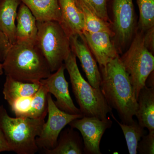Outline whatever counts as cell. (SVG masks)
I'll list each match as a JSON object with an SVG mask.
<instances>
[{
  "instance_id": "cell-1",
  "label": "cell",
  "mask_w": 154,
  "mask_h": 154,
  "mask_svg": "<svg viewBox=\"0 0 154 154\" xmlns=\"http://www.w3.org/2000/svg\"><path fill=\"white\" fill-rule=\"evenodd\" d=\"M99 70L100 88L107 104L116 110L122 123L130 124L137 111V100L119 57L110 60L106 66L99 67Z\"/></svg>"
},
{
  "instance_id": "cell-2",
  "label": "cell",
  "mask_w": 154,
  "mask_h": 154,
  "mask_svg": "<svg viewBox=\"0 0 154 154\" xmlns=\"http://www.w3.org/2000/svg\"><path fill=\"white\" fill-rule=\"evenodd\" d=\"M2 63L6 76L24 82H39L51 74L47 61L36 45L12 44Z\"/></svg>"
},
{
  "instance_id": "cell-3",
  "label": "cell",
  "mask_w": 154,
  "mask_h": 154,
  "mask_svg": "<svg viewBox=\"0 0 154 154\" xmlns=\"http://www.w3.org/2000/svg\"><path fill=\"white\" fill-rule=\"evenodd\" d=\"M71 83L72 89L83 116L99 119L107 118L112 113L100 88H95L84 79L77 65L76 57L71 51L64 61Z\"/></svg>"
},
{
  "instance_id": "cell-4",
  "label": "cell",
  "mask_w": 154,
  "mask_h": 154,
  "mask_svg": "<svg viewBox=\"0 0 154 154\" xmlns=\"http://www.w3.org/2000/svg\"><path fill=\"white\" fill-rule=\"evenodd\" d=\"M44 119L13 118L0 105V129L12 151L18 154H34L38 151L36 138L41 134Z\"/></svg>"
},
{
  "instance_id": "cell-5",
  "label": "cell",
  "mask_w": 154,
  "mask_h": 154,
  "mask_svg": "<svg viewBox=\"0 0 154 154\" xmlns=\"http://www.w3.org/2000/svg\"><path fill=\"white\" fill-rule=\"evenodd\" d=\"M119 59L128 75L137 100L141 89L154 72L153 54L146 47L144 33L137 29L129 47L119 56Z\"/></svg>"
},
{
  "instance_id": "cell-6",
  "label": "cell",
  "mask_w": 154,
  "mask_h": 154,
  "mask_svg": "<svg viewBox=\"0 0 154 154\" xmlns=\"http://www.w3.org/2000/svg\"><path fill=\"white\" fill-rule=\"evenodd\" d=\"M36 47L47 61L51 72L56 71L71 51L69 38L56 21H36Z\"/></svg>"
},
{
  "instance_id": "cell-7",
  "label": "cell",
  "mask_w": 154,
  "mask_h": 154,
  "mask_svg": "<svg viewBox=\"0 0 154 154\" xmlns=\"http://www.w3.org/2000/svg\"><path fill=\"white\" fill-rule=\"evenodd\" d=\"M112 39L119 54L129 47L137 29V18L133 0H111Z\"/></svg>"
},
{
  "instance_id": "cell-8",
  "label": "cell",
  "mask_w": 154,
  "mask_h": 154,
  "mask_svg": "<svg viewBox=\"0 0 154 154\" xmlns=\"http://www.w3.org/2000/svg\"><path fill=\"white\" fill-rule=\"evenodd\" d=\"M47 100L48 119L45 122L41 134L36 139L38 149L43 150L55 147L60 134L65 127L72 120L83 116L82 114H69L60 110L55 105L49 93L48 94Z\"/></svg>"
},
{
  "instance_id": "cell-9",
  "label": "cell",
  "mask_w": 154,
  "mask_h": 154,
  "mask_svg": "<svg viewBox=\"0 0 154 154\" xmlns=\"http://www.w3.org/2000/svg\"><path fill=\"white\" fill-rule=\"evenodd\" d=\"M109 118L99 119L95 117L83 116L76 119L68 124L81 132L84 141V153L101 154L100 144L106 130L112 126Z\"/></svg>"
},
{
  "instance_id": "cell-10",
  "label": "cell",
  "mask_w": 154,
  "mask_h": 154,
  "mask_svg": "<svg viewBox=\"0 0 154 154\" xmlns=\"http://www.w3.org/2000/svg\"><path fill=\"white\" fill-rule=\"evenodd\" d=\"M65 69L63 63L54 73L40 80V82L48 93L55 97L56 101H54V103L60 110L69 114L82 115L80 109L75 106L70 95L69 83L64 75Z\"/></svg>"
},
{
  "instance_id": "cell-11",
  "label": "cell",
  "mask_w": 154,
  "mask_h": 154,
  "mask_svg": "<svg viewBox=\"0 0 154 154\" xmlns=\"http://www.w3.org/2000/svg\"><path fill=\"white\" fill-rule=\"evenodd\" d=\"M69 41L71 50L79 60L88 82L92 87L99 89L101 82L100 70L83 34L70 36Z\"/></svg>"
},
{
  "instance_id": "cell-12",
  "label": "cell",
  "mask_w": 154,
  "mask_h": 154,
  "mask_svg": "<svg viewBox=\"0 0 154 154\" xmlns=\"http://www.w3.org/2000/svg\"><path fill=\"white\" fill-rule=\"evenodd\" d=\"M83 36L99 67L106 66L110 60L119 57L109 33L104 31L92 33L85 30Z\"/></svg>"
},
{
  "instance_id": "cell-13",
  "label": "cell",
  "mask_w": 154,
  "mask_h": 154,
  "mask_svg": "<svg viewBox=\"0 0 154 154\" xmlns=\"http://www.w3.org/2000/svg\"><path fill=\"white\" fill-rule=\"evenodd\" d=\"M61 21L60 24L69 38L82 35L85 30V19L77 0H58Z\"/></svg>"
},
{
  "instance_id": "cell-14",
  "label": "cell",
  "mask_w": 154,
  "mask_h": 154,
  "mask_svg": "<svg viewBox=\"0 0 154 154\" xmlns=\"http://www.w3.org/2000/svg\"><path fill=\"white\" fill-rule=\"evenodd\" d=\"M16 43L36 45L38 28L35 17L25 4L21 2L17 12Z\"/></svg>"
},
{
  "instance_id": "cell-15",
  "label": "cell",
  "mask_w": 154,
  "mask_h": 154,
  "mask_svg": "<svg viewBox=\"0 0 154 154\" xmlns=\"http://www.w3.org/2000/svg\"><path fill=\"white\" fill-rule=\"evenodd\" d=\"M135 116L138 122L149 132H154V88L146 85L141 89L137 99Z\"/></svg>"
},
{
  "instance_id": "cell-16",
  "label": "cell",
  "mask_w": 154,
  "mask_h": 154,
  "mask_svg": "<svg viewBox=\"0 0 154 154\" xmlns=\"http://www.w3.org/2000/svg\"><path fill=\"white\" fill-rule=\"evenodd\" d=\"M31 11L37 22L54 21L60 23L61 15L58 0H19Z\"/></svg>"
},
{
  "instance_id": "cell-17",
  "label": "cell",
  "mask_w": 154,
  "mask_h": 154,
  "mask_svg": "<svg viewBox=\"0 0 154 154\" xmlns=\"http://www.w3.org/2000/svg\"><path fill=\"white\" fill-rule=\"evenodd\" d=\"M55 147L44 149L45 154H82L84 153V143L79 134L74 128L62 131Z\"/></svg>"
},
{
  "instance_id": "cell-18",
  "label": "cell",
  "mask_w": 154,
  "mask_h": 154,
  "mask_svg": "<svg viewBox=\"0 0 154 154\" xmlns=\"http://www.w3.org/2000/svg\"><path fill=\"white\" fill-rule=\"evenodd\" d=\"M21 3L19 0H0V30L12 44L16 42V21Z\"/></svg>"
},
{
  "instance_id": "cell-19",
  "label": "cell",
  "mask_w": 154,
  "mask_h": 154,
  "mask_svg": "<svg viewBox=\"0 0 154 154\" xmlns=\"http://www.w3.org/2000/svg\"><path fill=\"white\" fill-rule=\"evenodd\" d=\"M40 85V82L38 83L24 82L6 76L3 90L4 99L10 105L19 98L33 96L38 91Z\"/></svg>"
},
{
  "instance_id": "cell-20",
  "label": "cell",
  "mask_w": 154,
  "mask_h": 154,
  "mask_svg": "<svg viewBox=\"0 0 154 154\" xmlns=\"http://www.w3.org/2000/svg\"><path fill=\"white\" fill-rule=\"evenodd\" d=\"M77 2L84 15L85 30L92 33L104 31L109 33L112 38L113 33L110 23L99 18L83 0H77Z\"/></svg>"
},
{
  "instance_id": "cell-21",
  "label": "cell",
  "mask_w": 154,
  "mask_h": 154,
  "mask_svg": "<svg viewBox=\"0 0 154 154\" xmlns=\"http://www.w3.org/2000/svg\"><path fill=\"white\" fill-rule=\"evenodd\" d=\"M110 115L120 126L123 131L129 153L137 154L138 143L144 135V128L136 120H134L130 124H125L119 122L113 113Z\"/></svg>"
},
{
  "instance_id": "cell-22",
  "label": "cell",
  "mask_w": 154,
  "mask_h": 154,
  "mask_svg": "<svg viewBox=\"0 0 154 154\" xmlns=\"http://www.w3.org/2000/svg\"><path fill=\"white\" fill-rule=\"evenodd\" d=\"M48 93L45 87L41 84L38 91L33 95L28 118L45 119L48 110Z\"/></svg>"
},
{
  "instance_id": "cell-23",
  "label": "cell",
  "mask_w": 154,
  "mask_h": 154,
  "mask_svg": "<svg viewBox=\"0 0 154 154\" xmlns=\"http://www.w3.org/2000/svg\"><path fill=\"white\" fill-rule=\"evenodd\" d=\"M140 12L137 29L146 32L154 27V0H136Z\"/></svg>"
},
{
  "instance_id": "cell-24",
  "label": "cell",
  "mask_w": 154,
  "mask_h": 154,
  "mask_svg": "<svg viewBox=\"0 0 154 154\" xmlns=\"http://www.w3.org/2000/svg\"><path fill=\"white\" fill-rule=\"evenodd\" d=\"M100 19L110 23L108 15L109 5L111 0H83Z\"/></svg>"
},
{
  "instance_id": "cell-25",
  "label": "cell",
  "mask_w": 154,
  "mask_h": 154,
  "mask_svg": "<svg viewBox=\"0 0 154 154\" xmlns=\"http://www.w3.org/2000/svg\"><path fill=\"white\" fill-rule=\"evenodd\" d=\"M33 95L19 98L9 105L16 117L22 118L28 117Z\"/></svg>"
},
{
  "instance_id": "cell-26",
  "label": "cell",
  "mask_w": 154,
  "mask_h": 154,
  "mask_svg": "<svg viewBox=\"0 0 154 154\" xmlns=\"http://www.w3.org/2000/svg\"><path fill=\"white\" fill-rule=\"evenodd\" d=\"M137 151L140 154H154V132L144 135L138 143Z\"/></svg>"
},
{
  "instance_id": "cell-27",
  "label": "cell",
  "mask_w": 154,
  "mask_h": 154,
  "mask_svg": "<svg viewBox=\"0 0 154 154\" xmlns=\"http://www.w3.org/2000/svg\"><path fill=\"white\" fill-rule=\"evenodd\" d=\"M7 36L0 30V62H3L12 45Z\"/></svg>"
},
{
  "instance_id": "cell-28",
  "label": "cell",
  "mask_w": 154,
  "mask_h": 154,
  "mask_svg": "<svg viewBox=\"0 0 154 154\" xmlns=\"http://www.w3.org/2000/svg\"><path fill=\"white\" fill-rule=\"evenodd\" d=\"M144 41L147 49L153 54L154 52V27L144 32Z\"/></svg>"
},
{
  "instance_id": "cell-29",
  "label": "cell",
  "mask_w": 154,
  "mask_h": 154,
  "mask_svg": "<svg viewBox=\"0 0 154 154\" xmlns=\"http://www.w3.org/2000/svg\"><path fill=\"white\" fill-rule=\"evenodd\" d=\"M12 151L8 141L6 140L4 134L0 129V153L4 152Z\"/></svg>"
},
{
  "instance_id": "cell-30",
  "label": "cell",
  "mask_w": 154,
  "mask_h": 154,
  "mask_svg": "<svg viewBox=\"0 0 154 154\" xmlns=\"http://www.w3.org/2000/svg\"><path fill=\"white\" fill-rule=\"evenodd\" d=\"M148 78H149V81H148V83L149 86H147L148 87H149V88H154V72H152L149 77Z\"/></svg>"
},
{
  "instance_id": "cell-31",
  "label": "cell",
  "mask_w": 154,
  "mask_h": 154,
  "mask_svg": "<svg viewBox=\"0 0 154 154\" xmlns=\"http://www.w3.org/2000/svg\"><path fill=\"white\" fill-rule=\"evenodd\" d=\"M4 73V70H3L2 63H0V76L2 75Z\"/></svg>"
}]
</instances>
